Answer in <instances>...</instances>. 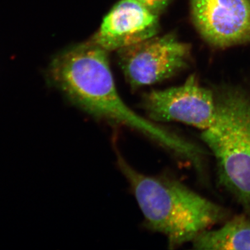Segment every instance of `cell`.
Instances as JSON below:
<instances>
[{
  "label": "cell",
  "mask_w": 250,
  "mask_h": 250,
  "mask_svg": "<svg viewBox=\"0 0 250 250\" xmlns=\"http://www.w3.org/2000/svg\"><path fill=\"white\" fill-rule=\"evenodd\" d=\"M215 98V121L202 139L214 156L219 182L250 216V100L235 88Z\"/></svg>",
  "instance_id": "obj_3"
},
{
  "label": "cell",
  "mask_w": 250,
  "mask_h": 250,
  "mask_svg": "<svg viewBox=\"0 0 250 250\" xmlns=\"http://www.w3.org/2000/svg\"><path fill=\"white\" fill-rule=\"evenodd\" d=\"M118 164L132 189L145 225L167 237L170 248L193 241L229 215L226 208L168 177H153L133 168L118 154Z\"/></svg>",
  "instance_id": "obj_2"
},
{
  "label": "cell",
  "mask_w": 250,
  "mask_h": 250,
  "mask_svg": "<svg viewBox=\"0 0 250 250\" xmlns=\"http://www.w3.org/2000/svg\"><path fill=\"white\" fill-rule=\"evenodd\" d=\"M192 22L218 48L250 42V0H190Z\"/></svg>",
  "instance_id": "obj_6"
},
{
  "label": "cell",
  "mask_w": 250,
  "mask_h": 250,
  "mask_svg": "<svg viewBox=\"0 0 250 250\" xmlns=\"http://www.w3.org/2000/svg\"><path fill=\"white\" fill-rule=\"evenodd\" d=\"M192 243L195 250H250V216L238 215L218 229H206Z\"/></svg>",
  "instance_id": "obj_8"
},
{
  "label": "cell",
  "mask_w": 250,
  "mask_h": 250,
  "mask_svg": "<svg viewBox=\"0 0 250 250\" xmlns=\"http://www.w3.org/2000/svg\"><path fill=\"white\" fill-rule=\"evenodd\" d=\"M47 78L69 101L90 116L136 130L194 167L203 162L205 151L199 145L143 118L124 103L115 85L107 51L90 41L54 57Z\"/></svg>",
  "instance_id": "obj_1"
},
{
  "label": "cell",
  "mask_w": 250,
  "mask_h": 250,
  "mask_svg": "<svg viewBox=\"0 0 250 250\" xmlns=\"http://www.w3.org/2000/svg\"><path fill=\"white\" fill-rule=\"evenodd\" d=\"M159 17L139 0H120L88 41L108 52L119 50L156 36Z\"/></svg>",
  "instance_id": "obj_7"
},
{
  "label": "cell",
  "mask_w": 250,
  "mask_h": 250,
  "mask_svg": "<svg viewBox=\"0 0 250 250\" xmlns=\"http://www.w3.org/2000/svg\"><path fill=\"white\" fill-rule=\"evenodd\" d=\"M118 62L134 89L159 83L188 67L191 47L174 34L152 38L118 50Z\"/></svg>",
  "instance_id": "obj_4"
},
{
  "label": "cell",
  "mask_w": 250,
  "mask_h": 250,
  "mask_svg": "<svg viewBox=\"0 0 250 250\" xmlns=\"http://www.w3.org/2000/svg\"><path fill=\"white\" fill-rule=\"evenodd\" d=\"M142 106L151 121L178 122L207 129L215 121V93L192 75L179 86L145 94Z\"/></svg>",
  "instance_id": "obj_5"
},
{
  "label": "cell",
  "mask_w": 250,
  "mask_h": 250,
  "mask_svg": "<svg viewBox=\"0 0 250 250\" xmlns=\"http://www.w3.org/2000/svg\"><path fill=\"white\" fill-rule=\"evenodd\" d=\"M151 11L160 16L167 9L172 0H139Z\"/></svg>",
  "instance_id": "obj_9"
}]
</instances>
